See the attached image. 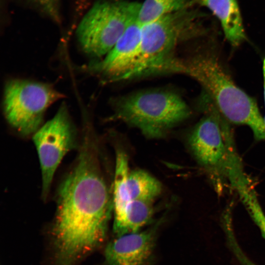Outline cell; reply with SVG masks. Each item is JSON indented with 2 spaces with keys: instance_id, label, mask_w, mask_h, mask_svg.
Here are the masks:
<instances>
[{
  "instance_id": "11",
  "label": "cell",
  "mask_w": 265,
  "mask_h": 265,
  "mask_svg": "<svg viewBox=\"0 0 265 265\" xmlns=\"http://www.w3.org/2000/svg\"><path fill=\"white\" fill-rule=\"evenodd\" d=\"M202 6L208 8L221 23L225 36L234 47L246 38L241 16L236 0H190L188 7Z\"/></svg>"
},
{
  "instance_id": "3",
  "label": "cell",
  "mask_w": 265,
  "mask_h": 265,
  "mask_svg": "<svg viewBox=\"0 0 265 265\" xmlns=\"http://www.w3.org/2000/svg\"><path fill=\"white\" fill-rule=\"evenodd\" d=\"M190 8L142 25L139 56L126 80L158 73H175L178 59L174 51L179 43L205 31L199 22L200 13Z\"/></svg>"
},
{
  "instance_id": "7",
  "label": "cell",
  "mask_w": 265,
  "mask_h": 265,
  "mask_svg": "<svg viewBox=\"0 0 265 265\" xmlns=\"http://www.w3.org/2000/svg\"><path fill=\"white\" fill-rule=\"evenodd\" d=\"M63 97L51 84L12 79L4 85V115L9 125L20 134L33 135L42 126L47 108Z\"/></svg>"
},
{
  "instance_id": "9",
  "label": "cell",
  "mask_w": 265,
  "mask_h": 265,
  "mask_svg": "<svg viewBox=\"0 0 265 265\" xmlns=\"http://www.w3.org/2000/svg\"><path fill=\"white\" fill-rule=\"evenodd\" d=\"M142 27L138 16L134 18L112 49L91 68L109 81L126 80L139 56Z\"/></svg>"
},
{
  "instance_id": "4",
  "label": "cell",
  "mask_w": 265,
  "mask_h": 265,
  "mask_svg": "<svg viewBox=\"0 0 265 265\" xmlns=\"http://www.w3.org/2000/svg\"><path fill=\"white\" fill-rule=\"evenodd\" d=\"M204 116L191 132L188 143L198 162L208 172L217 190H221L229 178L242 167L233 147L228 121L210 98L204 94Z\"/></svg>"
},
{
  "instance_id": "8",
  "label": "cell",
  "mask_w": 265,
  "mask_h": 265,
  "mask_svg": "<svg viewBox=\"0 0 265 265\" xmlns=\"http://www.w3.org/2000/svg\"><path fill=\"white\" fill-rule=\"evenodd\" d=\"M40 161L42 197L47 199L54 173L63 157L77 147V132L67 106L62 103L54 116L32 137Z\"/></svg>"
},
{
  "instance_id": "1",
  "label": "cell",
  "mask_w": 265,
  "mask_h": 265,
  "mask_svg": "<svg viewBox=\"0 0 265 265\" xmlns=\"http://www.w3.org/2000/svg\"><path fill=\"white\" fill-rule=\"evenodd\" d=\"M95 144L86 133L74 166L58 186L53 234L58 265H72L104 240L113 209Z\"/></svg>"
},
{
  "instance_id": "12",
  "label": "cell",
  "mask_w": 265,
  "mask_h": 265,
  "mask_svg": "<svg viewBox=\"0 0 265 265\" xmlns=\"http://www.w3.org/2000/svg\"><path fill=\"white\" fill-rule=\"evenodd\" d=\"M128 159L121 151L117 152L112 198L114 220L113 226L122 220L126 209L131 202L127 187V178L130 172Z\"/></svg>"
},
{
  "instance_id": "13",
  "label": "cell",
  "mask_w": 265,
  "mask_h": 265,
  "mask_svg": "<svg viewBox=\"0 0 265 265\" xmlns=\"http://www.w3.org/2000/svg\"><path fill=\"white\" fill-rule=\"evenodd\" d=\"M127 187L131 201L142 200L153 202L162 190L160 182L142 170L130 171Z\"/></svg>"
},
{
  "instance_id": "2",
  "label": "cell",
  "mask_w": 265,
  "mask_h": 265,
  "mask_svg": "<svg viewBox=\"0 0 265 265\" xmlns=\"http://www.w3.org/2000/svg\"><path fill=\"white\" fill-rule=\"evenodd\" d=\"M177 73H183L203 87L229 123L247 126L256 139L265 140V125L256 100L234 82L215 46L211 45L185 59L179 60Z\"/></svg>"
},
{
  "instance_id": "16",
  "label": "cell",
  "mask_w": 265,
  "mask_h": 265,
  "mask_svg": "<svg viewBox=\"0 0 265 265\" xmlns=\"http://www.w3.org/2000/svg\"><path fill=\"white\" fill-rule=\"evenodd\" d=\"M43 8L54 17L57 15V3L58 0H35Z\"/></svg>"
},
{
  "instance_id": "5",
  "label": "cell",
  "mask_w": 265,
  "mask_h": 265,
  "mask_svg": "<svg viewBox=\"0 0 265 265\" xmlns=\"http://www.w3.org/2000/svg\"><path fill=\"white\" fill-rule=\"evenodd\" d=\"M112 105L113 117L138 128L150 137L162 135L191 114L182 97L165 90L134 92L113 100Z\"/></svg>"
},
{
  "instance_id": "17",
  "label": "cell",
  "mask_w": 265,
  "mask_h": 265,
  "mask_svg": "<svg viewBox=\"0 0 265 265\" xmlns=\"http://www.w3.org/2000/svg\"><path fill=\"white\" fill-rule=\"evenodd\" d=\"M263 80H264V100H265V56L263 60ZM264 123L265 125V117H264Z\"/></svg>"
},
{
  "instance_id": "14",
  "label": "cell",
  "mask_w": 265,
  "mask_h": 265,
  "mask_svg": "<svg viewBox=\"0 0 265 265\" xmlns=\"http://www.w3.org/2000/svg\"><path fill=\"white\" fill-rule=\"evenodd\" d=\"M190 0H145L140 3L138 19L144 25L165 14L188 7Z\"/></svg>"
},
{
  "instance_id": "15",
  "label": "cell",
  "mask_w": 265,
  "mask_h": 265,
  "mask_svg": "<svg viewBox=\"0 0 265 265\" xmlns=\"http://www.w3.org/2000/svg\"><path fill=\"white\" fill-rule=\"evenodd\" d=\"M236 189L249 215L265 239V214L259 202L255 190L249 182L238 185Z\"/></svg>"
},
{
  "instance_id": "6",
  "label": "cell",
  "mask_w": 265,
  "mask_h": 265,
  "mask_svg": "<svg viewBox=\"0 0 265 265\" xmlns=\"http://www.w3.org/2000/svg\"><path fill=\"white\" fill-rule=\"evenodd\" d=\"M140 3L126 0H104L95 3L77 29L82 51L97 58L105 57L123 32L138 16Z\"/></svg>"
},
{
  "instance_id": "10",
  "label": "cell",
  "mask_w": 265,
  "mask_h": 265,
  "mask_svg": "<svg viewBox=\"0 0 265 265\" xmlns=\"http://www.w3.org/2000/svg\"><path fill=\"white\" fill-rule=\"evenodd\" d=\"M157 225L136 233L117 236L107 245L108 265H151Z\"/></svg>"
}]
</instances>
